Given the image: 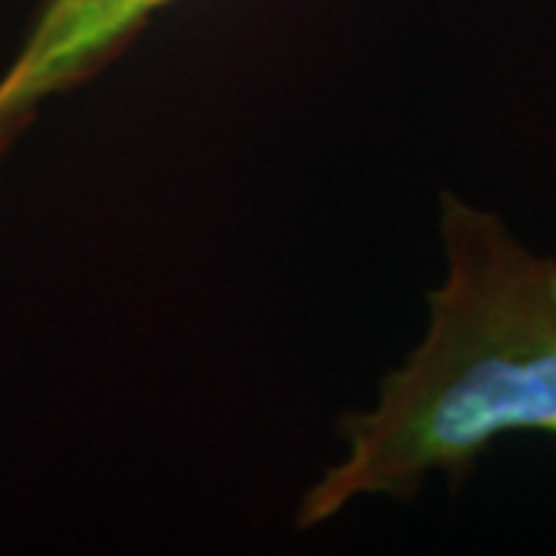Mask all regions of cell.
Masks as SVG:
<instances>
[{
	"label": "cell",
	"mask_w": 556,
	"mask_h": 556,
	"mask_svg": "<svg viewBox=\"0 0 556 556\" xmlns=\"http://www.w3.org/2000/svg\"><path fill=\"white\" fill-rule=\"evenodd\" d=\"M439 236L448 273L427 294V334L371 412L343 415L346 455L300 497L303 532L356 497L412 501L430 473L457 485L501 437H556V260L452 192Z\"/></svg>",
	"instance_id": "6da1fadb"
},
{
	"label": "cell",
	"mask_w": 556,
	"mask_h": 556,
	"mask_svg": "<svg viewBox=\"0 0 556 556\" xmlns=\"http://www.w3.org/2000/svg\"><path fill=\"white\" fill-rule=\"evenodd\" d=\"M177 0H43L16 60L0 75V112H38L118 60Z\"/></svg>",
	"instance_id": "7a4b0ae2"
},
{
	"label": "cell",
	"mask_w": 556,
	"mask_h": 556,
	"mask_svg": "<svg viewBox=\"0 0 556 556\" xmlns=\"http://www.w3.org/2000/svg\"><path fill=\"white\" fill-rule=\"evenodd\" d=\"M38 112H0V164L7 161V155L13 152V146H16V139L31 127V121H35Z\"/></svg>",
	"instance_id": "3957f363"
}]
</instances>
